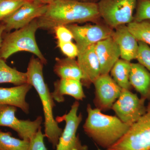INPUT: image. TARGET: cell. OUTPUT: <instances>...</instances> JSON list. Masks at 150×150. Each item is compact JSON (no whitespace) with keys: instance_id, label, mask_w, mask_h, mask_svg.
I'll return each mask as SVG.
<instances>
[{"instance_id":"6da1fadb","label":"cell","mask_w":150,"mask_h":150,"mask_svg":"<svg viewBox=\"0 0 150 150\" xmlns=\"http://www.w3.org/2000/svg\"><path fill=\"white\" fill-rule=\"evenodd\" d=\"M100 18L97 3L78 0H54L37 18L40 29L53 32L59 25L94 22Z\"/></svg>"},{"instance_id":"7a4b0ae2","label":"cell","mask_w":150,"mask_h":150,"mask_svg":"<svg viewBox=\"0 0 150 150\" xmlns=\"http://www.w3.org/2000/svg\"><path fill=\"white\" fill-rule=\"evenodd\" d=\"M43 62L33 56L30 59L26 74L28 83L33 86L37 92L43 107L44 117V134L54 149L58 145L63 130L59 127L54 118V108L56 106L48 86L43 76Z\"/></svg>"},{"instance_id":"3957f363","label":"cell","mask_w":150,"mask_h":150,"mask_svg":"<svg viewBox=\"0 0 150 150\" xmlns=\"http://www.w3.org/2000/svg\"><path fill=\"white\" fill-rule=\"evenodd\" d=\"M87 117L83 125L89 137L103 149H108L118 142L131 127L117 116L105 115L98 108L88 104Z\"/></svg>"},{"instance_id":"277c9868","label":"cell","mask_w":150,"mask_h":150,"mask_svg":"<svg viewBox=\"0 0 150 150\" xmlns=\"http://www.w3.org/2000/svg\"><path fill=\"white\" fill-rule=\"evenodd\" d=\"M38 29L36 19L25 27L8 34L3 39L0 58L6 60L16 53L26 51L34 54L46 65L47 60L39 49L35 39V33Z\"/></svg>"},{"instance_id":"5b68a950","label":"cell","mask_w":150,"mask_h":150,"mask_svg":"<svg viewBox=\"0 0 150 150\" xmlns=\"http://www.w3.org/2000/svg\"><path fill=\"white\" fill-rule=\"evenodd\" d=\"M150 150V101L144 114L118 142L106 150Z\"/></svg>"},{"instance_id":"8992f818","label":"cell","mask_w":150,"mask_h":150,"mask_svg":"<svg viewBox=\"0 0 150 150\" xmlns=\"http://www.w3.org/2000/svg\"><path fill=\"white\" fill-rule=\"evenodd\" d=\"M138 0H100L97 3L100 18L112 29L134 21Z\"/></svg>"},{"instance_id":"52a82bcc","label":"cell","mask_w":150,"mask_h":150,"mask_svg":"<svg viewBox=\"0 0 150 150\" xmlns=\"http://www.w3.org/2000/svg\"><path fill=\"white\" fill-rule=\"evenodd\" d=\"M79 105V101L76 100L71 106L69 112L55 118L58 123L63 121L66 123L56 150H88L87 146L82 144L77 135L78 128L83 119L81 113L79 115L77 114Z\"/></svg>"},{"instance_id":"ba28073f","label":"cell","mask_w":150,"mask_h":150,"mask_svg":"<svg viewBox=\"0 0 150 150\" xmlns=\"http://www.w3.org/2000/svg\"><path fill=\"white\" fill-rule=\"evenodd\" d=\"M146 100L130 90L122 89L111 109L122 122L131 126L146 112Z\"/></svg>"},{"instance_id":"9c48e42d","label":"cell","mask_w":150,"mask_h":150,"mask_svg":"<svg viewBox=\"0 0 150 150\" xmlns=\"http://www.w3.org/2000/svg\"><path fill=\"white\" fill-rule=\"evenodd\" d=\"M17 110L15 106L0 105V127L11 128L21 139L30 142L41 128L43 118L39 116L34 121L19 119L16 115Z\"/></svg>"},{"instance_id":"30bf717a","label":"cell","mask_w":150,"mask_h":150,"mask_svg":"<svg viewBox=\"0 0 150 150\" xmlns=\"http://www.w3.org/2000/svg\"><path fill=\"white\" fill-rule=\"evenodd\" d=\"M71 30L74 40L77 46L79 53L86 50L89 46L112 36L113 29L106 24L97 23L79 25L72 24L66 25Z\"/></svg>"},{"instance_id":"8fae6325","label":"cell","mask_w":150,"mask_h":150,"mask_svg":"<svg viewBox=\"0 0 150 150\" xmlns=\"http://www.w3.org/2000/svg\"><path fill=\"white\" fill-rule=\"evenodd\" d=\"M48 4L37 1H27L10 16L1 22L4 25L5 31L22 28L34 20L43 16L48 8Z\"/></svg>"},{"instance_id":"7c38bea8","label":"cell","mask_w":150,"mask_h":150,"mask_svg":"<svg viewBox=\"0 0 150 150\" xmlns=\"http://www.w3.org/2000/svg\"><path fill=\"white\" fill-rule=\"evenodd\" d=\"M93 84L95 88L93 103L96 108L101 111L111 109L120 96L122 89L109 74L100 75Z\"/></svg>"},{"instance_id":"4fadbf2b","label":"cell","mask_w":150,"mask_h":150,"mask_svg":"<svg viewBox=\"0 0 150 150\" xmlns=\"http://www.w3.org/2000/svg\"><path fill=\"white\" fill-rule=\"evenodd\" d=\"M77 58L83 74L81 83L83 86L89 87L100 75V65L96 51L95 44L79 53Z\"/></svg>"},{"instance_id":"5bb4252c","label":"cell","mask_w":150,"mask_h":150,"mask_svg":"<svg viewBox=\"0 0 150 150\" xmlns=\"http://www.w3.org/2000/svg\"><path fill=\"white\" fill-rule=\"evenodd\" d=\"M95 50L100 65V75L109 74L121 57L118 44L111 36L96 43Z\"/></svg>"},{"instance_id":"9a60e30c","label":"cell","mask_w":150,"mask_h":150,"mask_svg":"<svg viewBox=\"0 0 150 150\" xmlns=\"http://www.w3.org/2000/svg\"><path fill=\"white\" fill-rule=\"evenodd\" d=\"M113 30L112 37L117 43L121 52V58L131 62L137 59L139 43L129 31L127 25H123Z\"/></svg>"},{"instance_id":"2e32d148","label":"cell","mask_w":150,"mask_h":150,"mask_svg":"<svg viewBox=\"0 0 150 150\" xmlns=\"http://www.w3.org/2000/svg\"><path fill=\"white\" fill-rule=\"evenodd\" d=\"M32 87L27 83L13 87H0V105L15 106L20 108L25 114H28L29 105L25 99Z\"/></svg>"},{"instance_id":"e0dca14e","label":"cell","mask_w":150,"mask_h":150,"mask_svg":"<svg viewBox=\"0 0 150 150\" xmlns=\"http://www.w3.org/2000/svg\"><path fill=\"white\" fill-rule=\"evenodd\" d=\"M54 90L51 95L56 102L65 101L66 95L72 97L78 101L83 100L86 96L84 92L81 82L71 79H60L54 82Z\"/></svg>"},{"instance_id":"ac0fdd59","label":"cell","mask_w":150,"mask_h":150,"mask_svg":"<svg viewBox=\"0 0 150 150\" xmlns=\"http://www.w3.org/2000/svg\"><path fill=\"white\" fill-rule=\"evenodd\" d=\"M129 80L141 97L150 102V72L139 63H131Z\"/></svg>"},{"instance_id":"d6986e66","label":"cell","mask_w":150,"mask_h":150,"mask_svg":"<svg viewBox=\"0 0 150 150\" xmlns=\"http://www.w3.org/2000/svg\"><path fill=\"white\" fill-rule=\"evenodd\" d=\"M54 73L60 79H71L81 82L83 76L77 61L75 59L56 58Z\"/></svg>"},{"instance_id":"ffe728a7","label":"cell","mask_w":150,"mask_h":150,"mask_svg":"<svg viewBox=\"0 0 150 150\" xmlns=\"http://www.w3.org/2000/svg\"><path fill=\"white\" fill-rule=\"evenodd\" d=\"M131 64L130 62L119 59L110 71L112 79L122 89L131 91L132 88L129 80Z\"/></svg>"},{"instance_id":"44dd1931","label":"cell","mask_w":150,"mask_h":150,"mask_svg":"<svg viewBox=\"0 0 150 150\" xmlns=\"http://www.w3.org/2000/svg\"><path fill=\"white\" fill-rule=\"evenodd\" d=\"M5 83L13 84L15 86L27 83V75L26 72L20 71L10 67L6 63L5 60L0 58V83Z\"/></svg>"},{"instance_id":"7402d4cb","label":"cell","mask_w":150,"mask_h":150,"mask_svg":"<svg viewBox=\"0 0 150 150\" xmlns=\"http://www.w3.org/2000/svg\"><path fill=\"white\" fill-rule=\"evenodd\" d=\"M29 145V141L17 139L10 132L0 130V150H28Z\"/></svg>"},{"instance_id":"603a6c76","label":"cell","mask_w":150,"mask_h":150,"mask_svg":"<svg viewBox=\"0 0 150 150\" xmlns=\"http://www.w3.org/2000/svg\"><path fill=\"white\" fill-rule=\"evenodd\" d=\"M127 25L137 41L150 45V20L133 21Z\"/></svg>"},{"instance_id":"cb8c5ba5","label":"cell","mask_w":150,"mask_h":150,"mask_svg":"<svg viewBox=\"0 0 150 150\" xmlns=\"http://www.w3.org/2000/svg\"><path fill=\"white\" fill-rule=\"evenodd\" d=\"M27 1L25 0H0V22L10 16Z\"/></svg>"},{"instance_id":"d4e9b609","label":"cell","mask_w":150,"mask_h":150,"mask_svg":"<svg viewBox=\"0 0 150 150\" xmlns=\"http://www.w3.org/2000/svg\"><path fill=\"white\" fill-rule=\"evenodd\" d=\"M134 21L150 20V0H138Z\"/></svg>"},{"instance_id":"484cf974","label":"cell","mask_w":150,"mask_h":150,"mask_svg":"<svg viewBox=\"0 0 150 150\" xmlns=\"http://www.w3.org/2000/svg\"><path fill=\"white\" fill-rule=\"evenodd\" d=\"M138 43L139 50L136 59L150 72V47L141 41H138Z\"/></svg>"},{"instance_id":"4316f807","label":"cell","mask_w":150,"mask_h":150,"mask_svg":"<svg viewBox=\"0 0 150 150\" xmlns=\"http://www.w3.org/2000/svg\"><path fill=\"white\" fill-rule=\"evenodd\" d=\"M57 46L63 54L68 58L75 59L77 57L79 51L76 43L70 42H63L57 41Z\"/></svg>"},{"instance_id":"83f0119b","label":"cell","mask_w":150,"mask_h":150,"mask_svg":"<svg viewBox=\"0 0 150 150\" xmlns=\"http://www.w3.org/2000/svg\"><path fill=\"white\" fill-rule=\"evenodd\" d=\"M57 41L67 42L74 40L72 33L66 25H61L57 26L54 30Z\"/></svg>"},{"instance_id":"f1b7e54d","label":"cell","mask_w":150,"mask_h":150,"mask_svg":"<svg viewBox=\"0 0 150 150\" xmlns=\"http://www.w3.org/2000/svg\"><path fill=\"white\" fill-rule=\"evenodd\" d=\"M45 134H43L41 127L30 141L28 150H47L44 142Z\"/></svg>"},{"instance_id":"f546056e","label":"cell","mask_w":150,"mask_h":150,"mask_svg":"<svg viewBox=\"0 0 150 150\" xmlns=\"http://www.w3.org/2000/svg\"><path fill=\"white\" fill-rule=\"evenodd\" d=\"M4 31H5V27L4 25L3 24L2 22L0 23V49L2 44L3 34Z\"/></svg>"},{"instance_id":"4dcf8cb0","label":"cell","mask_w":150,"mask_h":150,"mask_svg":"<svg viewBox=\"0 0 150 150\" xmlns=\"http://www.w3.org/2000/svg\"><path fill=\"white\" fill-rule=\"evenodd\" d=\"M38 1L39 2L43 4H49L50 3L53 2L54 0H35Z\"/></svg>"},{"instance_id":"1f68e13d","label":"cell","mask_w":150,"mask_h":150,"mask_svg":"<svg viewBox=\"0 0 150 150\" xmlns=\"http://www.w3.org/2000/svg\"><path fill=\"white\" fill-rule=\"evenodd\" d=\"M25 1H35V0H25Z\"/></svg>"},{"instance_id":"d6a6232c","label":"cell","mask_w":150,"mask_h":150,"mask_svg":"<svg viewBox=\"0 0 150 150\" xmlns=\"http://www.w3.org/2000/svg\"></svg>"}]
</instances>
